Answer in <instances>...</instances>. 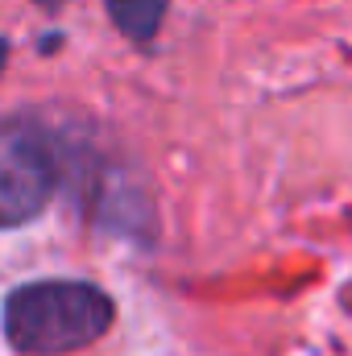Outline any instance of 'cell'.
Wrapping results in <instances>:
<instances>
[{"mask_svg":"<svg viewBox=\"0 0 352 356\" xmlns=\"http://www.w3.org/2000/svg\"><path fill=\"white\" fill-rule=\"evenodd\" d=\"M116 319L112 294L83 277L25 282L4 298L0 327L21 356H67L95 344Z\"/></svg>","mask_w":352,"mask_h":356,"instance_id":"cell-1","label":"cell"},{"mask_svg":"<svg viewBox=\"0 0 352 356\" xmlns=\"http://www.w3.org/2000/svg\"><path fill=\"white\" fill-rule=\"evenodd\" d=\"M67 182V133L42 112L0 116V228L38 220Z\"/></svg>","mask_w":352,"mask_h":356,"instance_id":"cell-2","label":"cell"},{"mask_svg":"<svg viewBox=\"0 0 352 356\" xmlns=\"http://www.w3.org/2000/svg\"><path fill=\"white\" fill-rule=\"evenodd\" d=\"M104 8H108L112 25H116L129 42L145 46V42H154V38H158V29H162V21H166L170 0H104Z\"/></svg>","mask_w":352,"mask_h":356,"instance_id":"cell-3","label":"cell"},{"mask_svg":"<svg viewBox=\"0 0 352 356\" xmlns=\"http://www.w3.org/2000/svg\"><path fill=\"white\" fill-rule=\"evenodd\" d=\"M33 4L46 8V13H58V8H63V0H33Z\"/></svg>","mask_w":352,"mask_h":356,"instance_id":"cell-4","label":"cell"},{"mask_svg":"<svg viewBox=\"0 0 352 356\" xmlns=\"http://www.w3.org/2000/svg\"><path fill=\"white\" fill-rule=\"evenodd\" d=\"M4 67H8V42L0 38V75H4Z\"/></svg>","mask_w":352,"mask_h":356,"instance_id":"cell-5","label":"cell"}]
</instances>
